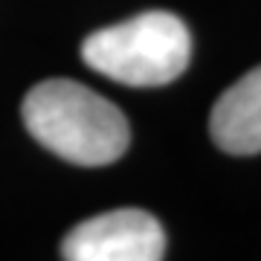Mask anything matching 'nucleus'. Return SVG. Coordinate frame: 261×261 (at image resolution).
Returning <instances> with one entry per match:
<instances>
[{"label": "nucleus", "mask_w": 261, "mask_h": 261, "mask_svg": "<svg viewBox=\"0 0 261 261\" xmlns=\"http://www.w3.org/2000/svg\"><path fill=\"white\" fill-rule=\"evenodd\" d=\"M27 130L56 157L75 166H108L128 151L125 113L87 84L49 79L35 84L20 105Z\"/></svg>", "instance_id": "1"}, {"label": "nucleus", "mask_w": 261, "mask_h": 261, "mask_svg": "<svg viewBox=\"0 0 261 261\" xmlns=\"http://www.w3.org/2000/svg\"><path fill=\"white\" fill-rule=\"evenodd\" d=\"M84 64L128 87H160L180 79L192 58V35L171 12H142L99 29L82 44Z\"/></svg>", "instance_id": "2"}, {"label": "nucleus", "mask_w": 261, "mask_h": 261, "mask_svg": "<svg viewBox=\"0 0 261 261\" xmlns=\"http://www.w3.org/2000/svg\"><path fill=\"white\" fill-rule=\"evenodd\" d=\"M61 255L70 261H160L166 255V232L142 209H113L73 226Z\"/></svg>", "instance_id": "3"}, {"label": "nucleus", "mask_w": 261, "mask_h": 261, "mask_svg": "<svg viewBox=\"0 0 261 261\" xmlns=\"http://www.w3.org/2000/svg\"><path fill=\"white\" fill-rule=\"evenodd\" d=\"M209 134L226 154H258L261 151V67L238 79L212 108Z\"/></svg>", "instance_id": "4"}]
</instances>
